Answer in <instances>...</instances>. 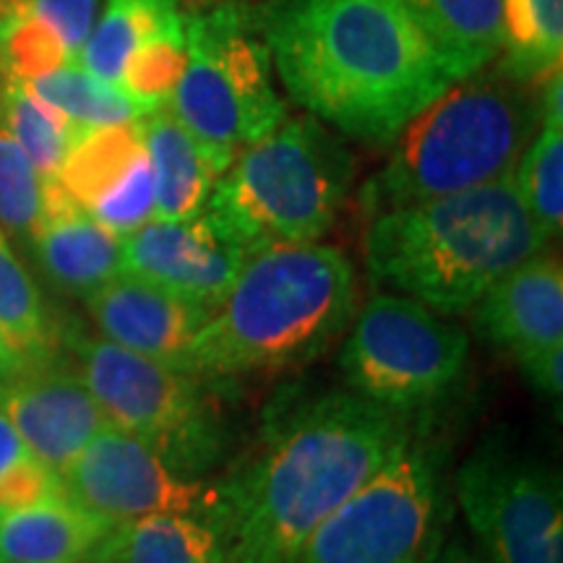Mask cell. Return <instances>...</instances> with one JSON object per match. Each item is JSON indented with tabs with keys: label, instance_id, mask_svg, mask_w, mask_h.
I'll use <instances>...</instances> for the list:
<instances>
[{
	"label": "cell",
	"instance_id": "obj_9",
	"mask_svg": "<svg viewBox=\"0 0 563 563\" xmlns=\"http://www.w3.org/2000/svg\"><path fill=\"white\" fill-rule=\"evenodd\" d=\"M446 538L443 454L415 439L321 522L295 563H426Z\"/></svg>",
	"mask_w": 563,
	"mask_h": 563
},
{
	"label": "cell",
	"instance_id": "obj_15",
	"mask_svg": "<svg viewBox=\"0 0 563 563\" xmlns=\"http://www.w3.org/2000/svg\"><path fill=\"white\" fill-rule=\"evenodd\" d=\"M0 410L34 460L58 475L91 435L108 426L79 371L55 363V355L34 361L19 376L0 384Z\"/></svg>",
	"mask_w": 563,
	"mask_h": 563
},
{
	"label": "cell",
	"instance_id": "obj_14",
	"mask_svg": "<svg viewBox=\"0 0 563 563\" xmlns=\"http://www.w3.org/2000/svg\"><path fill=\"white\" fill-rule=\"evenodd\" d=\"M58 180L112 235L125 238L154 220V173L139 121L81 131Z\"/></svg>",
	"mask_w": 563,
	"mask_h": 563
},
{
	"label": "cell",
	"instance_id": "obj_28",
	"mask_svg": "<svg viewBox=\"0 0 563 563\" xmlns=\"http://www.w3.org/2000/svg\"><path fill=\"white\" fill-rule=\"evenodd\" d=\"M519 199L548 241L563 228V129L540 125L511 173Z\"/></svg>",
	"mask_w": 563,
	"mask_h": 563
},
{
	"label": "cell",
	"instance_id": "obj_7",
	"mask_svg": "<svg viewBox=\"0 0 563 563\" xmlns=\"http://www.w3.org/2000/svg\"><path fill=\"white\" fill-rule=\"evenodd\" d=\"M167 104L220 173L285 121L253 0H214L186 13V68Z\"/></svg>",
	"mask_w": 563,
	"mask_h": 563
},
{
	"label": "cell",
	"instance_id": "obj_5",
	"mask_svg": "<svg viewBox=\"0 0 563 563\" xmlns=\"http://www.w3.org/2000/svg\"><path fill=\"white\" fill-rule=\"evenodd\" d=\"M540 129V87L481 68L452 84L391 141L386 165L365 183L368 217L509 178Z\"/></svg>",
	"mask_w": 563,
	"mask_h": 563
},
{
	"label": "cell",
	"instance_id": "obj_36",
	"mask_svg": "<svg viewBox=\"0 0 563 563\" xmlns=\"http://www.w3.org/2000/svg\"><path fill=\"white\" fill-rule=\"evenodd\" d=\"M426 563H488L483 555L470 551L462 540L443 538V543L435 548V553Z\"/></svg>",
	"mask_w": 563,
	"mask_h": 563
},
{
	"label": "cell",
	"instance_id": "obj_22",
	"mask_svg": "<svg viewBox=\"0 0 563 563\" xmlns=\"http://www.w3.org/2000/svg\"><path fill=\"white\" fill-rule=\"evenodd\" d=\"M407 5L460 79L501 53L504 0H407Z\"/></svg>",
	"mask_w": 563,
	"mask_h": 563
},
{
	"label": "cell",
	"instance_id": "obj_31",
	"mask_svg": "<svg viewBox=\"0 0 563 563\" xmlns=\"http://www.w3.org/2000/svg\"><path fill=\"white\" fill-rule=\"evenodd\" d=\"M0 63L5 74L21 81H32L66 63H74V58L53 26L24 13V16L0 21Z\"/></svg>",
	"mask_w": 563,
	"mask_h": 563
},
{
	"label": "cell",
	"instance_id": "obj_34",
	"mask_svg": "<svg viewBox=\"0 0 563 563\" xmlns=\"http://www.w3.org/2000/svg\"><path fill=\"white\" fill-rule=\"evenodd\" d=\"M30 449H26L24 441L19 439L16 428L11 426V420L5 418L3 410H0V481H3L16 464L30 460Z\"/></svg>",
	"mask_w": 563,
	"mask_h": 563
},
{
	"label": "cell",
	"instance_id": "obj_30",
	"mask_svg": "<svg viewBox=\"0 0 563 563\" xmlns=\"http://www.w3.org/2000/svg\"><path fill=\"white\" fill-rule=\"evenodd\" d=\"M42 211V178L11 131L0 123V228L30 243Z\"/></svg>",
	"mask_w": 563,
	"mask_h": 563
},
{
	"label": "cell",
	"instance_id": "obj_6",
	"mask_svg": "<svg viewBox=\"0 0 563 563\" xmlns=\"http://www.w3.org/2000/svg\"><path fill=\"white\" fill-rule=\"evenodd\" d=\"M355 183V157L313 115L285 118L232 159L207 211L249 253L319 243L334 228Z\"/></svg>",
	"mask_w": 563,
	"mask_h": 563
},
{
	"label": "cell",
	"instance_id": "obj_4",
	"mask_svg": "<svg viewBox=\"0 0 563 563\" xmlns=\"http://www.w3.org/2000/svg\"><path fill=\"white\" fill-rule=\"evenodd\" d=\"M514 178L378 211L363 232L371 279L441 316L467 313L493 282L548 249Z\"/></svg>",
	"mask_w": 563,
	"mask_h": 563
},
{
	"label": "cell",
	"instance_id": "obj_39",
	"mask_svg": "<svg viewBox=\"0 0 563 563\" xmlns=\"http://www.w3.org/2000/svg\"><path fill=\"white\" fill-rule=\"evenodd\" d=\"M196 3H199V0H196ZM201 3H203V5H207V3H209V0H201Z\"/></svg>",
	"mask_w": 563,
	"mask_h": 563
},
{
	"label": "cell",
	"instance_id": "obj_37",
	"mask_svg": "<svg viewBox=\"0 0 563 563\" xmlns=\"http://www.w3.org/2000/svg\"><path fill=\"white\" fill-rule=\"evenodd\" d=\"M5 68H3V63H0V102H3V84H5Z\"/></svg>",
	"mask_w": 563,
	"mask_h": 563
},
{
	"label": "cell",
	"instance_id": "obj_8",
	"mask_svg": "<svg viewBox=\"0 0 563 563\" xmlns=\"http://www.w3.org/2000/svg\"><path fill=\"white\" fill-rule=\"evenodd\" d=\"M68 344L110 426L150 443L175 473L194 481L220 462L224 426L203 382L104 336L70 334Z\"/></svg>",
	"mask_w": 563,
	"mask_h": 563
},
{
	"label": "cell",
	"instance_id": "obj_20",
	"mask_svg": "<svg viewBox=\"0 0 563 563\" xmlns=\"http://www.w3.org/2000/svg\"><path fill=\"white\" fill-rule=\"evenodd\" d=\"M139 125L154 173V220H191L207 209L220 167L167 102L139 118Z\"/></svg>",
	"mask_w": 563,
	"mask_h": 563
},
{
	"label": "cell",
	"instance_id": "obj_2",
	"mask_svg": "<svg viewBox=\"0 0 563 563\" xmlns=\"http://www.w3.org/2000/svg\"><path fill=\"white\" fill-rule=\"evenodd\" d=\"M407 418L355 391L295 412L251 467L217 488L207 522L224 563H295L323 519L410 441Z\"/></svg>",
	"mask_w": 563,
	"mask_h": 563
},
{
	"label": "cell",
	"instance_id": "obj_13",
	"mask_svg": "<svg viewBox=\"0 0 563 563\" xmlns=\"http://www.w3.org/2000/svg\"><path fill=\"white\" fill-rule=\"evenodd\" d=\"M123 272L214 311L241 274L245 253L207 209L191 220H150L121 238Z\"/></svg>",
	"mask_w": 563,
	"mask_h": 563
},
{
	"label": "cell",
	"instance_id": "obj_33",
	"mask_svg": "<svg viewBox=\"0 0 563 563\" xmlns=\"http://www.w3.org/2000/svg\"><path fill=\"white\" fill-rule=\"evenodd\" d=\"M522 371L525 382L545 394L548 399H555V405L561 402L563 394V342L543 344V347H532L527 352H519L514 357Z\"/></svg>",
	"mask_w": 563,
	"mask_h": 563
},
{
	"label": "cell",
	"instance_id": "obj_10",
	"mask_svg": "<svg viewBox=\"0 0 563 563\" xmlns=\"http://www.w3.org/2000/svg\"><path fill=\"white\" fill-rule=\"evenodd\" d=\"M352 319L340 352L350 391L415 415L439 405L462 382L470 361L467 332L420 300L382 292Z\"/></svg>",
	"mask_w": 563,
	"mask_h": 563
},
{
	"label": "cell",
	"instance_id": "obj_21",
	"mask_svg": "<svg viewBox=\"0 0 563 563\" xmlns=\"http://www.w3.org/2000/svg\"><path fill=\"white\" fill-rule=\"evenodd\" d=\"M95 563H224L222 540L203 517L150 514L115 525L91 553Z\"/></svg>",
	"mask_w": 563,
	"mask_h": 563
},
{
	"label": "cell",
	"instance_id": "obj_35",
	"mask_svg": "<svg viewBox=\"0 0 563 563\" xmlns=\"http://www.w3.org/2000/svg\"><path fill=\"white\" fill-rule=\"evenodd\" d=\"M32 363L34 361L30 355H24V352H21L9 336L0 332V384L9 382L13 376H19V373L30 368Z\"/></svg>",
	"mask_w": 563,
	"mask_h": 563
},
{
	"label": "cell",
	"instance_id": "obj_29",
	"mask_svg": "<svg viewBox=\"0 0 563 563\" xmlns=\"http://www.w3.org/2000/svg\"><path fill=\"white\" fill-rule=\"evenodd\" d=\"M183 68H186V21L139 45L125 60L118 87L154 110L157 104L170 102Z\"/></svg>",
	"mask_w": 563,
	"mask_h": 563
},
{
	"label": "cell",
	"instance_id": "obj_38",
	"mask_svg": "<svg viewBox=\"0 0 563 563\" xmlns=\"http://www.w3.org/2000/svg\"><path fill=\"white\" fill-rule=\"evenodd\" d=\"M79 563H95V561H91V555H89V559H87V561H79Z\"/></svg>",
	"mask_w": 563,
	"mask_h": 563
},
{
	"label": "cell",
	"instance_id": "obj_23",
	"mask_svg": "<svg viewBox=\"0 0 563 563\" xmlns=\"http://www.w3.org/2000/svg\"><path fill=\"white\" fill-rule=\"evenodd\" d=\"M186 21L180 0H104V11L91 26L79 58L81 68L118 84L125 60L139 45Z\"/></svg>",
	"mask_w": 563,
	"mask_h": 563
},
{
	"label": "cell",
	"instance_id": "obj_12",
	"mask_svg": "<svg viewBox=\"0 0 563 563\" xmlns=\"http://www.w3.org/2000/svg\"><path fill=\"white\" fill-rule=\"evenodd\" d=\"M60 483L68 498L112 525L150 514L207 519L217 501V488L175 473L150 443L110 422L60 470Z\"/></svg>",
	"mask_w": 563,
	"mask_h": 563
},
{
	"label": "cell",
	"instance_id": "obj_17",
	"mask_svg": "<svg viewBox=\"0 0 563 563\" xmlns=\"http://www.w3.org/2000/svg\"><path fill=\"white\" fill-rule=\"evenodd\" d=\"M30 245L47 279L81 300L123 272L121 238L70 199L58 178H42V211Z\"/></svg>",
	"mask_w": 563,
	"mask_h": 563
},
{
	"label": "cell",
	"instance_id": "obj_26",
	"mask_svg": "<svg viewBox=\"0 0 563 563\" xmlns=\"http://www.w3.org/2000/svg\"><path fill=\"white\" fill-rule=\"evenodd\" d=\"M34 95L58 108L63 115L81 129H100V125L133 123L144 118L150 108L133 100L131 95L89 74L79 63H66V66L51 70V74L37 76V79L24 81Z\"/></svg>",
	"mask_w": 563,
	"mask_h": 563
},
{
	"label": "cell",
	"instance_id": "obj_25",
	"mask_svg": "<svg viewBox=\"0 0 563 563\" xmlns=\"http://www.w3.org/2000/svg\"><path fill=\"white\" fill-rule=\"evenodd\" d=\"M0 123L11 131L21 150L32 159L40 178H58V170L74 141L81 136L76 125L58 108L45 102L16 76H5L3 102H0Z\"/></svg>",
	"mask_w": 563,
	"mask_h": 563
},
{
	"label": "cell",
	"instance_id": "obj_16",
	"mask_svg": "<svg viewBox=\"0 0 563 563\" xmlns=\"http://www.w3.org/2000/svg\"><path fill=\"white\" fill-rule=\"evenodd\" d=\"M104 340L180 368L209 308L136 274L121 272L84 298Z\"/></svg>",
	"mask_w": 563,
	"mask_h": 563
},
{
	"label": "cell",
	"instance_id": "obj_19",
	"mask_svg": "<svg viewBox=\"0 0 563 563\" xmlns=\"http://www.w3.org/2000/svg\"><path fill=\"white\" fill-rule=\"evenodd\" d=\"M112 522L66 490L24 506H0V563H79L108 538Z\"/></svg>",
	"mask_w": 563,
	"mask_h": 563
},
{
	"label": "cell",
	"instance_id": "obj_11",
	"mask_svg": "<svg viewBox=\"0 0 563 563\" xmlns=\"http://www.w3.org/2000/svg\"><path fill=\"white\" fill-rule=\"evenodd\" d=\"M454 493L490 563H563L559 470L483 443L456 470Z\"/></svg>",
	"mask_w": 563,
	"mask_h": 563
},
{
	"label": "cell",
	"instance_id": "obj_1",
	"mask_svg": "<svg viewBox=\"0 0 563 563\" xmlns=\"http://www.w3.org/2000/svg\"><path fill=\"white\" fill-rule=\"evenodd\" d=\"M256 19L290 100L363 144L391 146L460 81L407 0H266Z\"/></svg>",
	"mask_w": 563,
	"mask_h": 563
},
{
	"label": "cell",
	"instance_id": "obj_24",
	"mask_svg": "<svg viewBox=\"0 0 563 563\" xmlns=\"http://www.w3.org/2000/svg\"><path fill=\"white\" fill-rule=\"evenodd\" d=\"M563 0H504L496 66L511 79L543 87L561 68Z\"/></svg>",
	"mask_w": 563,
	"mask_h": 563
},
{
	"label": "cell",
	"instance_id": "obj_27",
	"mask_svg": "<svg viewBox=\"0 0 563 563\" xmlns=\"http://www.w3.org/2000/svg\"><path fill=\"white\" fill-rule=\"evenodd\" d=\"M0 332L32 361L55 355L51 311L3 228H0Z\"/></svg>",
	"mask_w": 563,
	"mask_h": 563
},
{
	"label": "cell",
	"instance_id": "obj_32",
	"mask_svg": "<svg viewBox=\"0 0 563 563\" xmlns=\"http://www.w3.org/2000/svg\"><path fill=\"white\" fill-rule=\"evenodd\" d=\"M100 3L102 0H0V21L24 16V13L37 16L58 32L76 63L91 26H95Z\"/></svg>",
	"mask_w": 563,
	"mask_h": 563
},
{
	"label": "cell",
	"instance_id": "obj_3",
	"mask_svg": "<svg viewBox=\"0 0 563 563\" xmlns=\"http://www.w3.org/2000/svg\"><path fill=\"white\" fill-rule=\"evenodd\" d=\"M355 308V266L334 245L253 251L180 371L207 384L302 368L332 347Z\"/></svg>",
	"mask_w": 563,
	"mask_h": 563
},
{
	"label": "cell",
	"instance_id": "obj_18",
	"mask_svg": "<svg viewBox=\"0 0 563 563\" xmlns=\"http://www.w3.org/2000/svg\"><path fill=\"white\" fill-rule=\"evenodd\" d=\"M477 334L493 347L519 352L563 342V264L553 253H534L493 282L475 302Z\"/></svg>",
	"mask_w": 563,
	"mask_h": 563
}]
</instances>
